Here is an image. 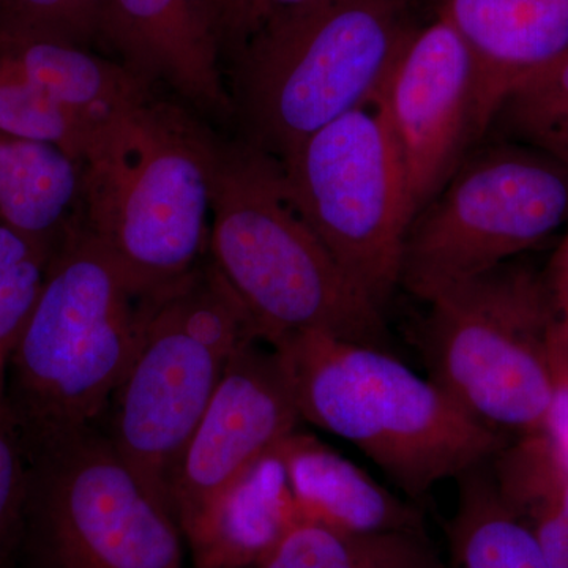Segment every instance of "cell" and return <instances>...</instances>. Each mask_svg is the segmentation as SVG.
Here are the masks:
<instances>
[{
    "mask_svg": "<svg viewBox=\"0 0 568 568\" xmlns=\"http://www.w3.org/2000/svg\"><path fill=\"white\" fill-rule=\"evenodd\" d=\"M160 295L141 293L74 224L7 366V410L28 462L100 428Z\"/></svg>",
    "mask_w": 568,
    "mask_h": 568,
    "instance_id": "6da1fadb",
    "label": "cell"
},
{
    "mask_svg": "<svg viewBox=\"0 0 568 568\" xmlns=\"http://www.w3.org/2000/svg\"><path fill=\"white\" fill-rule=\"evenodd\" d=\"M209 257L265 345L320 332L388 351L383 310L305 222L278 160L244 138L213 141Z\"/></svg>",
    "mask_w": 568,
    "mask_h": 568,
    "instance_id": "7a4b0ae2",
    "label": "cell"
},
{
    "mask_svg": "<svg viewBox=\"0 0 568 568\" xmlns=\"http://www.w3.org/2000/svg\"><path fill=\"white\" fill-rule=\"evenodd\" d=\"M213 141L159 91L92 134L80 224L141 293H166L209 256Z\"/></svg>",
    "mask_w": 568,
    "mask_h": 568,
    "instance_id": "3957f363",
    "label": "cell"
},
{
    "mask_svg": "<svg viewBox=\"0 0 568 568\" xmlns=\"http://www.w3.org/2000/svg\"><path fill=\"white\" fill-rule=\"evenodd\" d=\"M271 347L282 358L302 420L353 444L410 499L503 450L504 435L390 351L320 332Z\"/></svg>",
    "mask_w": 568,
    "mask_h": 568,
    "instance_id": "277c9868",
    "label": "cell"
},
{
    "mask_svg": "<svg viewBox=\"0 0 568 568\" xmlns=\"http://www.w3.org/2000/svg\"><path fill=\"white\" fill-rule=\"evenodd\" d=\"M424 0H335L261 22L230 63L244 140L276 160L376 100L422 20Z\"/></svg>",
    "mask_w": 568,
    "mask_h": 568,
    "instance_id": "5b68a950",
    "label": "cell"
},
{
    "mask_svg": "<svg viewBox=\"0 0 568 568\" xmlns=\"http://www.w3.org/2000/svg\"><path fill=\"white\" fill-rule=\"evenodd\" d=\"M254 342L252 317L209 256L156 298L100 428L168 506L183 448L227 365Z\"/></svg>",
    "mask_w": 568,
    "mask_h": 568,
    "instance_id": "8992f818",
    "label": "cell"
},
{
    "mask_svg": "<svg viewBox=\"0 0 568 568\" xmlns=\"http://www.w3.org/2000/svg\"><path fill=\"white\" fill-rule=\"evenodd\" d=\"M426 304L422 355L437 386L500 435L540 433L555 390L547 282L508 261Z\"/></svg>",
    "mask_w": 568,
    "mask_h": 568,
    "instance_id": "52a82bcc",
    "label": "cell"
},
{
    "mask_svg": "<svg viewBox=\"0 0 568 568\" xmlns=\"http://www.w3.org/2000/svg\"><path fill=\"white\" fill-rule=\"evenodd\" d=\"M20 568H189L171 507L102 428L28 462Z\"/></svg>",
    "mask_w": 568,
    "mask_h": 568,
    "instance_id": "ba28073f",
    "label": "cell"
},
{
    "mask_svg": "<svg viewBox=\"0 0 568 568\" xmlns=\"http://www.w3.org/2000/svg\"><path fill=\"white\" fill-rule=\"evenodd\" d=\"M568 223V160L528 142L469 152L407 233L399 286L429 301Z\"/></svg>",
    "mask_w": 568,
    "mask_h": 568,
    "instance_id": "9c48e42d",
    "label": "cell"
},
{
    "mask_svg": "<svg viewBox=\"0 0 568 568\" xmlns=\"http://www.w3.org/2000/svg\"><path fill=\"white\" fill-rule=\"evenodd\" d=\"M291 200L346 275L384 310L414 220L402 159L375 102L278 160Z\"/></svg>",
    "mask_w": 568,
    "mask_h": 568,
    "instance_id": "30bf717a",
    "label": "cell"
},
{
    "mask_svg": "<svg viewBox=\"0 0 568 568\" xmlns=\"http://www.w3.org/2000/svg\"><path fill=\"white\" fill-rule=\"evenodd\" d=\"M375 104L402 159L416 219L484 136L473 58L439 11L407 39Z\"/></svg>",
    "mask_w": 568,
    "mask_h": 568,
    "instance_id": "8fae6325",
    "label": "cell"
},
{
    "mask_svg": "<svg viewBox=\"0 0 568 568\" xmlns=\"http://www.w3.org/2000/svg\"><path fill=\"white\" fill-rule=\"evenodd\" d=\"M263 345L234 355L174 467L170 504L181 529L302 422L282 358Z\"/></svg>",
    "mask_w": 568,
    "mask_h": 568,
    "instance_id": "7c38bea8",
    "label": "cell"
},
{
    "mask_svg": "<svg viewBox=\"0 0 568 568\" xmlns=\"http://www.w3.org/2000/svg\"><path fill=\"white\" fill-rule=\"evenodd\" d=\"M100 47L194 110L220 121L234 118L219 0H108Z\"/></svg>",
    "mask_w": 568,
    "mask_h": 568,
    "instance_id": "4fadbf2b",
    "label": "cell"
},
{
    "mask_svg": "<svg viewBox=\"0 0 568 568\" xmlns=\"http://www.w3.org/2000/svg\"><path fill=\"white\" fill-rule=\"evenodd\" d=\"M437 11L473 58L481 134L511 93L568 50V0H440Z\"/></svg>",
    "mask_w": 568,
    "mask_h": 568,
    "instance_id": "5bb4252c",
    "label": "cell"
},
{
    "mask_svg": "<svg viewBox=\"0 0 568 568\" xmlns=\"http://www.w3.org/2000/svg\"><path fill=\"white\" fill-rule=\"evenodd\" d=\"M278 447L183 526L190 568H253L297 525Z\"/></svg>",
    "mask_w": 568,
    "mask_h": 568,
    "instance_id": "9a60e30c",
    "label": "cell"
},
{
    "mask_svg": "<svg viewBox=\"0 0 568 568\" xmlns=\"http://www.w3.org/2000/svg\"><path fill=\"white\" fill-rule=\"evenodd\" d=\"M302 519L351 534L425 532L416 507L315 436L278 446Z\"/></svg>",
    "mask_w": 568,
    "mask_h": 568,
    "instance_id": "2e32d148",
    "label": "cell"
},
{
    "mask_svg": "<svg viewBox=\"0 0 568 568\" xmlns=\"http://www.w3.org/2000/svg\"><path fill=\"white\" fill-rule=\"evenodd\" d=\"M0 55L92 133L156 92L115 59L63 41L0 32Z\"/></svg>",
    "mask_w": 568,
    "mask_h": 568,
    "instance_id": "e0dca14e",
    "label": "cell"
},
{
    "mask_svg": "<svg viewBox=\"0 0 568 568\" xmlns=\"http://www.w3.org/2000/svg\"><path fill=\"white\" fill-rule=\"evenodd\" d=\"M81 162L61 148L0 132V223L52 256L80 222Z\"/></svg>",
    "mask_w": 568,
    "mask_h": 568,
    "instance_id": "ac0fdd59",
    "label": "cell"
},
{
    "mask_svg": "<svg viewBox=\"0 0 568 568\" xmlns=\"http://www.w3.org/2000/svg\"><path fill=\"white\" fill-rule=\"evenodd\" d=\"M485 465L457 478L459 499L452 537L459 566L548 568L532 530L507 506Z\"/></svg>",
    "mask_w": 568,
    "mask_h": 568,
    "instance_id": "d6986e66",
    "label": "cell"
},
{
    "mask_svg": "<svg viewBox=\"0 0 568 568\" xmlns=\"http://www.w3.org/2000/svg\"><path fill=\"white\" fill-rule=\"evenodd\" d=\"M253 568H443L425 532L351 534L298 519Z\"/></svg>",
    "mask_w": 568,
    "mask_h": 568,
    "instance_id": "ffe728a7",
    "label": "cell"
},
{
    "mask_svg": "<svg viewBox=\"0 0 568 568\" xmlns=\"http://www.w3.org/2000/svg\"><path fill=\"white\" fill-rule=\"evenodd\" d=\"M0 132L47 142L81 162L92 130L0 55Z\"/></svg>",
    "mask_w": 568,
    "mask_h": 568,
    "instance_id": "44dd1931",
    "label": "cell"
},
{
    "mask_svg": "<svg viewBox=\"0 0 568 568\" xmlns=\"http://www.w3.org/2000/svg\"><path fill=\"white\" fill-rule=\"evenodd\" d=\"M496 121L518 141L568 160V50L508 97Z\"/></svg>",
    "mask_w": 568,
    "mask_h": 568,
    "instance_id": "7402d4cb",
    "label": "cell"
},
{
    "mask_svg": "<svg viewBox=\"0 0 568 568\" xmlns=\"http://www.w3.org/2000/svg\"><path fill=\"white\" fill-rule=\"evenodd\" d=\"M50 256L0 223V373L24 331L43 290Z\"/></svg>",
    "mask_w": 568,
    "mask_h": 568,
    "instance_id": "603a6c76",
    "label": "cell"
},
{
    "mask_svg": "<svg viewBox=\"0 0 568 568\" xmlns=\"http://www.w3.org/2000/svg\"><path fill=\"white\" fill-rule=\"evenodd\" d=\"M108 0H0V32L100 47Z\"/></svg>",
    "mask_w": 568,
    "mask_h": 568,
    "instance_id": "cb8c5ba5",
    "label": "cell"
},
{
    "mask_svg": "<svg viewBox=\"0 0 568 568\" xmlns=\"http://www.w3.org/2000/svg\"><path fill=\"white\" fill-rule=\"evenodd\" d=\"M7 375H0V555L17 558L28 488V458L6 402Z\"/></svg>",
    "mask_w": 568,
    "mask_h": 568,
    "instance_id": "d4e9b609",
    "label": "cell"
},
{
    "mask_svg": "<svg viewBox=\"0 0 568 568\" xmlns=\"http://www.w3.org/2000/svg\"><path fill=\"white\" fill-rule=\"evenodd\" d=\"M560 465L568 470V362L555 351V390L540 433Z\"/></svg>",
    "mask_w": 568,
    "mask_h": 568,
    "instance_id": "484cf974",
    "label": "cell"
},
{
    "mask_svg": "<svg viewBox=\"0 0 568 568\" xmlns=\"http://www.w3.org/2000/svg\"><path fill=\"white\" fill-rule=\"evenodd\" d=\"M545 282L555 321V349L568 362V234L555 254Z\"/></svg>",
    "mask_w": 568,
    "mask_h": 568,
    "instance_id": "4316f807",
    "label": "cell"
},
{
    "mask_svg": "<svg viewBox=\"0 0 568 568\" xmlns=\"http://www.w3.org/2000/svg\"><path fill=\"white\" fill-rule=\"evenodd\" d=\"M230 44L227 65L260 26L257 0H219Z\"/></svg>",
    "mask_w": 568,
    "mask_h": 568,
    "instance_id": "83f0119b",
    "label": "cell"
},
{
    "mask_svg": "<svg viewBox=\"0 0 568 568\" xmlns=\"http://www.w3.org/2000/svg\"><path fill=\"white\" fill-rule=\"evenodd\" d=\"M331 2H335V0H257L260 24L264 21L276 20V18L293 17V14L320 9Z\"/></svg>",
    "mask_w": 568,
    "mask_h": 568,
    "instance_id": "f1b7e54d",
    "label": "cell"
},
{
    "mask_svg": "<svg viewBox=\"0 0 568 568\" xmlns=\"http://www.w3.org/2000/svg\"><path fill=\"white\" fill-rule=\"evenodd\" d=\"M0 568H20V566H18V559L13 556L0 555Z\"/></svg>",
    "mask_w": 568,
    "mask_h": 568,
    "instance_id": "f546056e",
    "label": "cell"
}]
</instances>
